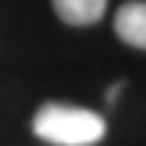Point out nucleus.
Returning a JSON list of instances; mask_svg holds the SVG:
<instances>
[{
	"label": "nucleus",
	"mask_w": 146,
	"mask_h": 146,
	"mask_svg": "<svg viewBox=\"0 0 146 146\" xmlns=\"http://www.w3.org/2000/svg\"><path fill=\"white\" fill-rule=\"evenodd\" d=\"M33 133L52 146H94L107 136V120L98 110L49 101L33 114Z\"/></svg>",
	"instance_id": "1"
},
{
	"label": "nucleus",
	"mask_w": 146,
	"mask_h": 146,
	"mask_svg": "<svg viewBox=\"0 0 146 146\" xmlns=\"http://www.w3.org/2000/svg\"><path fill=\"white\" fill-rule=\"evenodd\" d=\"M114 33L120 42L146 49V0H127L114 13Z\"/></svg>",
	"instance_id": "2"
},
{
	"label": "nucleus",
	"mask_w": 146,
	"mask_h": 146,
	"mask_svg": "<svg viewBox=\"0 0 146 146\" xmlns=\"http://www.w3.org/2000/svg\"><path fill=\"white\" fill-rule=\"evenodd\" d=\"M58 20L68 26H94L104 16L107 0H52Z\"/></svg>",
	"instance_id": "3"
},
{
	"label": "nucleus",
	"mask_w": 146,
	"mask_h": 146,
	"mask_svg": "<svg viewBox=\"0 0 146 146\" xmlns=\"http://www.w3.org/2000/svg\"><path fill=\"white\" fill-rule=\"evenodd\" d=\"M123 84H127V81H114V84L107 88V104H114V101L120 98V91H123Z\"/></svg>",
	"instance_id": "4"
}]
</instances>
